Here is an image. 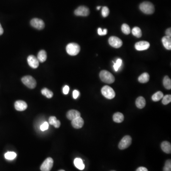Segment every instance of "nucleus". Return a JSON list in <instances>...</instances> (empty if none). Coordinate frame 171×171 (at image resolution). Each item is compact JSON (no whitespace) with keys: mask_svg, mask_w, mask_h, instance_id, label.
Here are the masks:
<instances>
[{"mask_svg":"<svg viewBox=\"0 0 171 171\" xmlns=\"http://www.w3.org/2000/svg\"><path fill=\"white\" fill-rule=\"evenodd\" d=\"M139 8L142 12L146 14H152L154 13L155 9L154 5L149 1H144L140 4Z\"/></svg>","mask_w":171,"mask_h":171,"instance_id":"nucleus-1","label":"nucleus"},{"mask_svg":"<svg viewBox=\"0 0 171 171\" xmlns=\"http://www.w3.org/2000/svg\"><path fill=\"white\" fill-rule=\"evenodd\" d=\"M99 77L103 82L107 84L113 83L115 80L114 76L110 72L105 70L100 72Z\"/></svg>","mask_w":171,"mask_h":171,"instance_id":"nucleus-2","label":"nucleus"},{"mask_svg":"<svg viewBox=\"0 0 171 171\" xmlns=\"http://www.w3.org/2000/svg\"><path fill=\"white\" fill-rule=\"evenodd\" d=\"M80 51L79 45L76 43H70L68 44L66 51L68 54L71 56H76L79 53Z\"/></svg>","mask_w":171,"mask_h":171,"instance_id":"nucleus-3","label":"nucleus"},{"mask_svg":"<svg viewBox=\"0 0 171 171\" xmlns=\"http://www.w3.org/2000/svg\"><path fill=\"white\" fill-rule=\"evenodd\" d=\"M101 93L107 99H113L116 96V93L113 89L109 86L103 87L101 89Z\"/></svg>","mask_w":171,"mask_h":171,"instance_id":"nucleus-4","label":"nucleus"},{"mask_svg":"<svg viewBox=\"0 0 171 171\" xmlns=\"http://www.w3.org/2000/svg\"><path fill=\"white\" fill-rule=\"evenodd\" d=\"M21 81L26 87L30 89H34L36 86V81L31 76H24L21 79Z\"/></svg>","mask_w":171,"mask_h":171,"instance_id":"nucleus-5","label":"nucleus"},{"mask_svg":"<svg viewBox=\"0 0 171 171\" xmlns=\"http://www.w3.org/2000/svg\"><path fill=\"white\" fill-rule=\"evenodd\" d=\"M132 143V138L130 136H125L123 137L119 142L118 148L121 150H124L128 148Z\"/></svg>","mask_w":171,"mask_h":171,"instance_id":"nucleus-6","label":"nucleus"},{"mask_svg":"<svg viewBox=\"0 0 171 171\" xmlns=\"http://www.w3.org/2000/svg\"><path fill=\"white\" fill-rule=\"evenodd\" d=\"M53 160L51 157H48L44 161L40 167L41 171H50L53 167Z\"/></svg>","mask_w":171,"mask_h":171,"instance_id":"nucleus-7","label":"nucleus"},{"mask_svg":"<svg viewBox=\"0 0 171 171\" xmlns=\"http://www.w3.org/2000/svg\"><path fill=\"white\" fill-rule=\"evenodd\" d=\"M90 13V9L85 6H79L74 12L75 14L78 16H87Z\"/></svg>","mask_w":171,"mask_h":171,"instance_id":"nucleus-8","label":"nucleus"},{"mask_svg":"<svg viewBox=\"0 0 171 171\" xmlns=\"http://www.w3.org/2000/svg\"><path fill=\"white\" fill-rule=\"evenodd\" d=\"M109 43L112 47L116 48H120L123 45V42L121 40L117 37L112 36L110 37Z\"/></svg>","mask_w":171,"mask_h":171,"instance_id":"nucleus-9","label":"nucleus"},{"mask_svg":"<svg viewBox=\"0 0 171 171\" xmlns=\"http://www.w3.org/2000/svg\"><path fill=\"white\" fill-rule=\"evenodd\" d=\"M31 24L34 28L40 30L43 29L45 27V24L41 19L38 18H34L31 21Z\"/></svg>","mask_w":171,"mask_h":171,"instance_id":"nucleus-10","label":"nucleus"},{"mask_svg":"<svg viewBox=\"0 0 171 171\" xmlns=\"http://www.w3.org/2000/svg\"><path fill=\"white\" fill-rule=\"evenodd\" d=\"M136 50L142 51L148 50L150 47V43L146 41H140L136 43L135 45Z\"/></svg>","mask_w":171,"mask_h":171,"instance_id":"nucleus-11","label":"nucleus"},{"mask_svg":"<svg viewBox=\"0 0 171 171\" xmlns=\"http://www.w3.org/2000/svg\"><path fill=\"white\" fill-rule=\"evenodd\" d=\"M27 62L29 65L32 68H37L39 67V60L37 58L34 56H29L27 58Z\"/></svg>","mask_w":171,"mask_h":171,"instance_id":"nucleus-12","label":"nucleus"},{"mask_svg":"<svg viewBox=\"0 0 171 171\" xmlns=\"http://www.w3.org/2000/svg\"><path fill=\"white\" fill-rule=\"evenodd\" d=\"M14 107L17 111H23L27 109L28 105L24 101H18L15 103Z\"/></svg>","mask_w":171,"mask_h":171,"instance_id":"nucleus-13","label":"nucleus"},{"mask_svg":"<svg viewBox=\"0 0 171 171\" xmlns=\"http://www.w3.org/2000/svg\"><path fill=\"white\" fill-rule=\"evenodd\" d=\"M67 117L70 120L72 121L81 116L80 112L76 110H70L67 113Z\"/></svg>","mask_w":171,"mask_h":171,"instance_id":"nucleus-14","label":"nucleus"},{"mask_svg":"<svg viewBox=\"0 0 171 171\" xmlns=\"http://www.w3.org/2000/svg\"><path fill=\"white\" fill-rule=\"evenodd\" d=\"M71 125L73 128L76 129H79L82 128L84 125V120L81 117H78L71 121Z\"/></svg>","mask_w":171,"mask_h":171,"instance_id":"nucleus-15","label":"nucleus"},{"mask_svg":"<svg viewBox=\"0 0 171 171\" xmlns=\"http://www.w3.org/2000/svg\"><path fill=\"white\" fill-rule=\"evenodd\" d=\"M162 41L164 46L166 49L168 50H171V37L165 36L162 38Z\"/></svg>","mask_w":171,"mask_h":171,"instance_id":"nucleus-16","label":"nucleus"},{"mask_svg":"<svg viewBox=\"0 0 171 171\" xmlns=\"http://www.w3.org/2000/svg\"><path fill=\"white\" fill-rule=\"evenodd\" d=\"M161 148L164 153H171V145L169 142L164 141L161 144Z\"/></svg>","mask_w":171,"mask_h":171,"instance_id":"nucleus-17","label":"nucleus"},{"mask_svg":"<svg viewBox=\"0 0 171 171\" xmlns=\"http://www.w3.org/2000/svg\"><path fill=\"white\" fill-rule=\"evenodd\" d=\"M136 105L138 109H143L146 105V101L144 97H139L137 98L136 101Z\"/></svg>","mask_w":171,"mask_h":171,"instance_id":"nucleus-18","label":"nucleus"},{"mask_svg":"<svg viewBox=\"0 0 171 171\" xmlns=\"http://www.w3.org/2000/svg\"><path fill=\"white\" fill-rule=\"evenodd\" d=\"M114 121L116 123H121L124 121V116L123 114L120 112H117L114 113L113 117Z\"/></svg>","mask_w":171,"mask_h":171,"instance_id":"nucleus-19","label":"nucleus"},{"mask_svg":"<svg viewBox=\"0 0 171 171\" xmlns=\"http://www.w3.org/2000/svg\"><path fill=\"white\" fill-rule=\"evenodd\" d=\"M37 59L39 62H44L46 61L47 58V53L44 50H41V51H39L37 56Z\"/></svg>","mask_w":171,"mask_h":171,"instance_id":"nucleus-20","label":"nucleus"},{"mask_svg":"<svg viewBox=\"0 0 171 171\" xmlns=\"http://www.w3.org/2000/svg\"><path fill=\"white\" fill-rule=\"evenodd\" d=\"M74 164L75 166L79 170H83L85 168V165L83 162L82 160L80 158H76L74 161Z\"/></svg>","mask_w":171,"mask_h":171,"instance_id":"nucleus-21","label":"nucleus"},{"mask_svg":"<svg viewBox=\"0 0 171 171\" xmlns=\"http://www.w3.org/2000/svg\"><path fill=\"white\" fill-rule=\"evenodd\" d=\"M150 79V76L148 73H144L138 78V81L141 83H145L148 82Z\"/></svg>","mask_w":171,"mask_h":171,"instance_id":"nucleus-22","label":"nucleus"},{"mask_svg":"<svg viewBox=\"0 0 171 171\" xmlns=\"http://www.w3.org/2000/svg\"><path fill=\"white\" fill-rule=\"evenodd\" d=\"M163 84L165 89L167 90H171V80L167 76H165L164 79H163Z\"/></svg>","mask_w":171,"mask_h":171,"instance_id":"nucleus-23","label":"nucleus"},{"mask_svg":"<svg viewBox=\"0 0 171 171\" xmlns=\"http://www.w3.org/2000/svg\"><path fill=\"white\" fill-rule=\"evenodd\" d=\"M164 97V94L161 91H158L153 95L152 99L153 101L157 102L162 99Z\"/></svg>","mask_w":171,"mask_h":171,"instance_id":"nucleus-24","label":"nucleus"},{"mask_svg":"<svg viewBox=\"0 0 171 171\" xmlns=\"http://www.w3.org/2000/svg\"><path fill=\"white\" fill-rule=\"evenodd\" d=\"M41 94L47 98H51L53 97V92L47 88L43 89V90H41Z\"/></svg>","mask_w":171,"mask_h":171,"instance_id":"nucleus-25","label":"nucleus"},{"mask_svg":"<svg viewBox=\"0 0 171 171\" xmlns=\"http://www.w3.org/2000/svg\"><path fill=\"white\" fill-rule=\"evenodd\" d=\"M132 33L134 36L137 38H140L142 35V33L140 28L138 27H135L132 30Z\"/></svg>","mask_w":171,"mask_h":171,"instance_id":"nucleus-26","label":"nucleus"},{"mask_svg":"<svg viewBox=\"0 0 171 171\" xmlns=\"http://www.w3.org/2000/svg\"><path fill=\"white\" fill-rule=\"evenodd\" d=\"M16 153L13 152H8L5 153L4 157L6 159L9 160H13L16 157Z\"/></svg>","mask_w":171,"mask_h":171,"instance_id":"nucleus-27","label":"nucleus"},{"mask_svg":"<svg viewBox=\"0 0 171 171\" xmlns=\"http://www.w3.org/2000/svg\"><path fill=\"white\" fill-rule=\"evenodd\" d=\"M121 30L122 32L126 35H128L131 32L130 27L127 24H123V25H122Z\"/></svg>","mask_w":171,"mask_h":171,"instance_id":"nucleus-28","label":"nucleus"},{"mask_svg":"<svg viewBox=\"0 0 171 171\" xmlns=\"http://www.w3.org/2000/svg\"><path fill=\"white\" fill-rule=\"evenodd\" d=\"M122 64V60L121 59H117L116 63L114 62L113 67L115 71H117L119 70V68L121 66Z\"/></svg>","mask_w":171,"mask_h":171,"instance_id":"nucleus-29","label":"nucleus"},{"mask_svg":"<svg viewBox=\"0 0 171 171\" xmlns=\"http://www.w3.org/2000/svg\"><path fill=\"white\" fill-rule=\"evenodd\" d=\"M162 98V103L164 105H167L171 102V95H167L165 96H164Z\"/></svg>","mask_w":171,"mask_h":171,"instance_id":"nucleus-30","label":"nucleus"},{"mask_svg":"<svg viewBox=\"0 0 171 171\" xmlns=\"http://www.w3.org/2000/svg\"><path fill=\"white\" fill-rule=\"evenodd\" d=\"M163 171H171V160H168L166 161L164 167L163 168Z\"/></svg>","mask_w":171,"mask_h":171,"instance_id":"nucleus-31","label":"nucleus"},{"mask_svg":"<svg viewBox=\"0 0 171 171\" xmlns=\"http://www.w3.org/2000/svg\"><path fill=\"white\" fill-rule=\"evenodd\" d=\"M102 15L104 17H106L108 16L109 13V10L108 8V7L106 6H104L103 7L102 9Z\"/></svg>","mask_w":171,"mask_h":171,"instance_id":"nucleus-32","label":"nucleus"},{"mask_svg":"<svg viewBox=\"0 0 171 171\" xmlns=\"http://www.w3.org/2000/svg\"><path fill=\"white\" fill-rule=\"evenodd\" d=\"M98 32L99 35L104 36L106 35L107 33V30L106 29L102 30L101 28H99L98 30Z\"/></svg>","mask_w":171,"mask_h":171,"instance_id":"nucleus-33","label":"nucleus"},{"mask_svg":"<svg viewBox=\"0 0 171 171\" xmlns=\"http://www.w3.org/2000/svg\"><path fill=\"white\" fill-rule=\"evenodd\" d=\"M48 128V124L47 122H45L43 123L40 126V130L41 131H44L47 130Z\"/></svg>","mask_w":171,"mask_h":171,"instance_id":"nucleus-34","label":"nucleus"},{"mask_svg":"<svg viewBox=\"0 0 171 171\" xmlns=\"http://www.w3.org/2000/svg\"><path fill=\"white\" fill-rule=\"evenodd\" d=\"M57 120V118H56L55 117L52 116V117H51L50 118H49L48 122H49V123L51 124V125H54Z\"/></svg>","mask_w":171,"mask_h":171,"instance_id":"nucleus-35","label":"nucleus"},{"mask_svg":"<svg viewBox=\"0 0 171 171\" xmlns=\"http://www.w3.org/2000/svg\"><path fill=\"white\" fill-rule=\"evenodd\" d=\"M79 95V91L77 90H74L73 92V97L74 99H77Z\"/></svg>","mask_w":171,"mask_h":171,"instance_id":"nucleus-36","label":"nucleus"},{"mask_svg":"<svg viewBox=\"0 0 171 171\" xmlns=\"http://www.w3.org/2000/svg\"><path fill=\"white\" fill-rule=\"evenodd\" d=\"M69 90H70V87L68 86H67V85L64 86L63 89V92L64 94L65 95H67L68 93Z\"/></svg>","mask_w":171,"mask_h":171,"instance_id":"nucleus-37","label":"nucleus"},{"mask_svg":"<svg viewBox=\"0 0 171 171\" xmlns=\"http://www.w3.org/2000/svg\"><path fill=\"white\" fill-rule=\"evenodd\" d=\"M165 34L167 35V36H169L170 37H171V28H168L165 31Z\"/></svg>","mask_w":171,"mask_h":171,"instance_id":"nucleus-38","label":"nucleus"},{"mask_svg":"<svg viewBox=\"0 0 171 171\" xmlns=\"http://www.w3.org/2000/svg\"><path fill=\"white\" fill-rule=\"evenodd\" d=\"M53 126H54L55 128H59L60 126V122L59 120H57Z\"/></svg>","mask_w":171,"mask_h":171,"instance_id":"nucleus-39","label":"nucleus"},{"mask_svg":"<svg viewBox=\"0 0 171 171\" xmlns=\"http://www.w3.org/2000/svg\"><path fill=\"white\" fill-rule=\"evenodd\" d=\"M136 171H148L146 168L144 167H140L137 169Z\"/></svg>","mask_w":171,"mask_h":171,"instance_id":"nucleus-40","label":"nucleus"},{"mask_svg":"<svg viewBox=\"0 0 171 171\" xmlns=\"http://www.w3.org/2000/svg\"><path fill=\"white\" fill-rule=\"evenodd\" d=\"M4 33V29L2 28L1 24L0 23V35H1Z\"/></svg>","mask_w":171,"mask_h":171,"instance_id":"nucleus-41","label":"nucleus"},{"mask_svg":"<svg viewBox=\"0 0 171 171\" xmlns=\"http://www.w3.org/2000/svg\"><path fill=\"white\" fill-rule=\"evenodd\" d=\"M101 6H98L97 7V9L98 10H99L101 9Z\"/></svg>","mask_w":171,"mask_h":171,"instance_id":"nucleus-42","label":"nucleus"},{"mask_svg":"<svg viewBox=\"0 0 171 171\" xmlns=\"http://www.w3.org/2000/svg\"><path fill=\"white\" fill-rule=\"evenodd\" d=\"M59 171H64V170H59Z\"/></svg>","mask_w":171,"mask_h":171,"instance_id":"nucleus-43","label":"nucleus"},{"mask_svg":"<svg viewBox=\"0 0 171 171\" xmlns=\"http://www.w3.org/2000/svg\"></svg>","mask_w":171,"mask_h":171,"instance_id":"nucleus-44","label":"nucleus"}]
</instances>
